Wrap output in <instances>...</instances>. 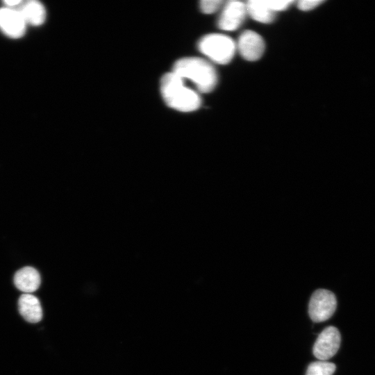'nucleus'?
Instances as JSON below:
<instances>
[{
  "mask_svg": "<svg viewBox=\"0 0 375 375\" xmlns=\"http://www.w3.org/2000/svg\"><path fill=\"white\" fill-rule=\"evenodd\" d=\"M162 98L168 106L181 112L199 108L201 100L197 92L188 88L181 77L173 73L165 74L160 82Z\"/></svg>",
  "mask_w": 375,
  "mask_h": 375,
  "instance_id": "obj_1",
  "label": "nucleus"
},
{
  "mask_svg": "<svg viewBox=\"0 0 375 375\" xmlns=\"http://www.w3.org/2000/svg\"><path fill=\"white\" fill-rule=\"evenodd\" d=\"M172 72L184 81H192L197 90L203 93L211 92L216 86L217 76L214 67L208 61L195 57L177 60Z\"/></svg>",
  "mask_w": 375,
  "mask_h": 375,
  "instance_id": "obj_2",
  "label": "nucleus"
},
{
  "mask_svg": "<svg viewBox=\"0 0 375 375\" xmlns=\"http://www.w3.org/2000/svg\"><path fill=\"white\" fill-rule=\"evenodd\" d=\"M199 51L213 62L228 64L233 59L236 50L235 42L222 34H209L201 39Z\"/></svg>",
  "mask_w": 375,
  "mask_h": 375,
  "instance_id": "obj_3",
  "label": "nucleus"
},
{
  "mask_svg": "<svg viewBox=\"0 0 375 375\" xmlns=\"http://www.w3.org/2000/svg\"><path fill=\"white\" fill-rule=\"evenodd\" d=\"M336 307L337 299L335 294L328 290L318 289L310 297L308 314L314 322H322L333 315Z\"/></svg>",
  "mask_w": 375,
  "mask_h": 375,
  "instance_id": "obj_4",
  "label": "nucleus"
},
{
  "mask_svg": "<svg viewBox=\"0 0 375 375\" xmlns=\"http://www.w3.org/2000/svg\"><path fill=\"white\" fill-rule=\"evenodd\" d=\"M341 335L337 328L328 326L318 335L312 348L314 356L319 360L326 361L338 352Z\"/></svg>",
  "mask_w": 375,
  "mask_h": 375,
  "instance_id": "obj_5",
  "label": "nucleus"
},
{
  "mask_svg": "<svg viewBox=\"0 0 375 375\" xmlns=\"http://www.w3.org/2000/svg\"><path fill=\"white\" fill-rule=\"evenodd\" d=\"M247 14V6L239 1L226 3L218 19V26L224 31H235L243 23Z\"/></svg>",
  "mask_w": 375,
  "mask_h": 375,
  "instance_id": "obj_6",
  "label": "nucleus"
},
{
  "mask_svg": "<svg viewBox=\"0 0 375 375\" xmlns=\"http://www.w3.org/2000/svg\"><path fill=\"white\" fill-rule=\"evenodd\" d=\"M236 48L245 60L255 61L262 56L265 51V42L257 33L245 31L240 35Z\"/></svg>",
  "mask_w": 375,
  "mask_h": 375,
  "instance_id": "obj_7",
  "label": "nucleus"
},
{
  "mask_svg": "<svg viewBox=\"0 0 375 375\" xmlns=\"http://www.w3.org/2000/svg\"><path fill=\"white\" fill-rule=\"evenodd\" d=\"M0 29L10 38H19L25 33L26 22L15 8H0Z\"/></svg>",
  "mask_w": 375,
  "mask_h": 375,
  "instance_id": "obj_8",
  "label": "nucleus"
},
{
  "mask_svg": "<svg viewBox=\"0 0 375 375\" xmlns=\"http://www.w3.org/2000/svg\"><path fill=\"white\" fill-rule=\"evenodd\" d=\"M16 9L24 22L33 26L42 24L46 17V11L44 6L35 0L22 1Z\"/></svg>",
  "mask_w": 375,
  "mask_h": 375,
  "instance_id": "obj_9",
  "label": "nucleus"
},
{
  "mask_svg": "<svg viewBox=\"0 0 375 375\" xmlns=\"http://www.w3.org/2000/svg\"><path fill=\"white\" fill-rule=\"evenodd\" d=\"M14 283L17 288L24 294H31L40 287V276L35 268L25 267L15 273Z\"/></svg>",
  "mask_w": 375,
  "mask_h": 375,
  "instance_id": "obj_10",
  "label": "nucleus"
},
{
  "mask_svg": "<svg viewBox=\"0 0 375 375\" xmlns=\"http://www.w3.org/2000/svg\"><path fill=\"white\" fill-rule=\"evenodd\" d=\"M18 308L24 319L31 323L39 322L42 318V309L39 299L31 294H23L18 300Z\"/></svg>",
  "mask_w": 375,
  "mask_h": 375,
  "instance_id": "obj_11",
  "label": "nucleus"
},
{
  "mask_svg": "<svg viewBox=\"0 0 375 375\" xmlns=\"http://www.w3.org/2000/svg\"><path fill=\"white\" fill-rule=\"evenodd\" d=\"M247 14L254 20L262 23H271L275 19V12L266 4L265 1L251 0L247 3Z\"/></svg>",
  "mask_w": 375,
  "mask_h": 375,
  "instance_id": "obj_12",
  "label": "nucleus"
},
{
  "mask_svg": "<svg viewBox=\"0 0 375 375\" xmlns=\"http://www.w3.org/2000/svg\"><path fill=\"white\" fill-rule=\"evenodd\" d=\"M334 363L327 361H315L308 365L306 375H332L335 371Z\"/></svg>",
  "mask_w": 375,
  "mask_h": 375,
  "instance_id": "obj_13",
  "label": "nucleus"
},
{
  "mask_svg": "<svg viewBox=\"0 0 375 375\" xmlns=\"http://www.w3.org/2000/svg\"><path fill=\"white\" fill-rule=\"evenodd\" d=\"M224 3L221 0H203L200 3V8L204 13L210 14L217 11Z\"/></svg>",
  "mask_w": 375,
  "mask_h": 375,
  "instance_id": "obj_14",
  "label": "nucleus"
},
{
  "mask_svg": "<svg viewBox=\"0 0 375 375\" xmlns=\"http://www.w3.org/2000/svg\"><path fill=\"white\" fill-rule=\"evenodd\" d=\"M267 6L274 12L287 9L293 1H265Z\"/></svg>",
  "mask_w": 375,
  "mask_h": 375,
  "instance_id": "obj_15",
  "label": "nucleus"
},
{
  "mask_svg": "<svg viewBox=\"0 0 375 375\" xmlns=\"http://www.w3.org/2000/svg\"><path fill=\"white\" fill-rule=\"evenodd\" d=\"M322 3L321 0H302L297 2V6L300 10L306 11L314 9Z\"/></svg>",
  "mask_w": 375,
  "mask_h": 375,
  "instance_id": "obj_16",
  "label": "nucleus"
},
{
  "mask_svg": "<svg viewBox=\"0 0 375 375\" xmlns=\"http://www.w3.org/2000/svg\"><path fill=\"white\" fill-rule=\"evenodd\" d=\"M21 2V0H7L3 1L7 7L11 8L17 7L19 4H20Z\"/></svg>",
  "mask_w": 375,
  "mask_h": 375,
  "instance_id": "obj_17",
  "label": "nucleus"
}]
</instances>
